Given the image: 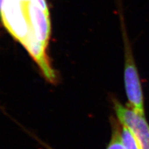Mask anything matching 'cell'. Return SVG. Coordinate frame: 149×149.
Wrapping results in <instances>:
<instances>
[{"mask_svg":"<svg viewBox=\"0 0 149 149\" xmlns=\"http://www.w3.org/2000/svg\"><path fill=\"white\" fill-rule=\"evenodd\" d=\"M0 20L32 57L44 79L55 84L58 77L48 52L51 22L46 0H0Z\"/></svg>","mask_w":149,"mask_h":149,"instance_id":"1","label":"cell"},{"mask_svg":"<svg viewBox=\"0 0 149 149\" xmlns=\"http://www.w3.org/2000/svg\"><path fill=\"white\" fill-rule=\"evenodd\" d=\"M120 20L124 44V81L126 96L130 108L144 115V97L140 77L122 14L120 15Z\"/></svg>","mask_w":149,"mask_h":149,"instance_id":"2","label":"cell"},{"mask_svg":"<svg viewBox=\"0 0 149 149\" xmlns=\"http://www.w3.org/2000/svg\"><path fill=\"white\" fill-rule=\"evenodd\" d=\"M120 137L126 149H140L137 141L130 130L123 126L120 128Z\"/></svg>","mask_w":149,"mask_h":149,"instance_id":"4","label":"cell"},{"mask_svg":"<svg viewBox=\"0 0 149 149\" xmlns=\"http://www.w3.org/2000/svg\"><path fill=\"white\" fill-rule=\"evenodd\" d=\"M39 141H40V142L41 143V144H42L43 146H44V147H45V148H46V149H53V148H52L51 146H48V145H47L46 144V143H44V142H42V141H40V140H39Z\"/></svg>","mask_w":149,"mask_h":149,"instance_id":"6","label":"cell"},{"mask_svg":"<svg viewBox=\"0 0 149 149\" xmlns=\"http://www.w3.org/2000/svg\"><path fill=\"white\" fill-rule=\"evenodd\" d=\"M120 126L117 122H113L111 139L107 149H126L120 137Z\"/></svg>","mask_w":149,"mask_h":149,"instance_id":"5","label":"cell"},{"mask_svg":"<svg viewBox=\"0 0 149 149\" xmlns=\"http://www.w3.org/2000/svg\"><path fill=\"white\" fill-rule=\"evenodd\" d=\"M113 104L119 121L133 133L139 148L149 149V125L144 115L124 107L116 100H113Z\"/></svg>","mask_w":149,"mask_h":149,"instance_id":"3","label":"cell"}]
</instances>
